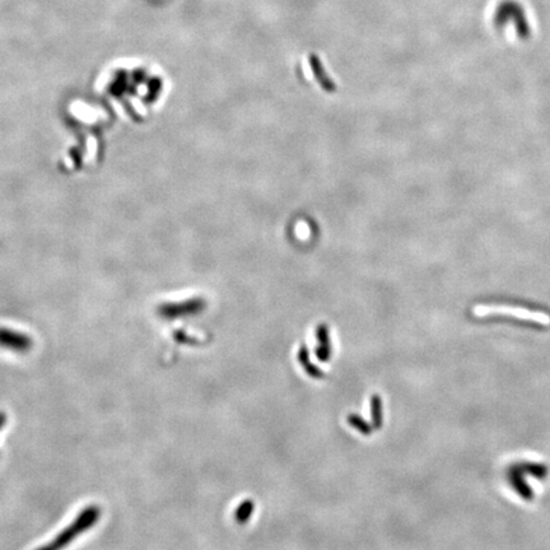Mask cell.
I'll use <instances>...</instances> for the list:
<instances>
[{"mask_svg": "<svg viewBox=\"0 0 550 550\" xmlns=\"http://www.w3.org/2000/svg\"><path fill=\"white\" fill-rule=\"evenodd\" d=\"M372 417H374V426L380 428L382 424V404L379 395H374L372 398Z\"/></svg>", "mask_w": 550, "mask_h": 550, "instance_id": "4", "label": "cell"}, {"mask_svg": "<svg viewBox=\"0 0 550 550\" xmlns=\"http://www.w3.org/2000/svg\"><path fill=\"white\" fill-rule=\"evenodd\" d=\"M348 422H349V424L350 426H353L355 429H358L360 433H363V434H369L371 433V427L368 426L367 424V422H365V420H362L360 418V415H355V414H350L349 417H348Z\"/></svg>", "mask_w": 550, "mask_h": 550, "instance_id": "3", "label": "cell"}, {"mask_svg": "<svg viewBox=\"0 0 550 550\" xmlns=\"http://www.w3.org/2000/svg\"><path fill=\"white\" fill-rule=\"evenodd\" d=\"M298 358H300L302 366L305 367V369L307 371V374H310L311 377H314V379H321V377L324 376V374L321 372L319 368H316V367L312 366V365L310 363L307 348L305 347V346L300 349V352H298Z\"/></svg>", "mask_w": 550, "mask_h": 550, "instance_id": "2", "label": "cell"}, {"mask_svg": "<svg viewBox=\"0 0 550 550\" xmlns=\"http://www.w3.org/2000/svg\"><path fill=\"white\" fill-rule=\"evenodd\" d=\"M317 339L320 341V347L330 349V343H329V330L328 326L320 325L317 328Z\"/></svg>", "mask_w": 550, "mask_h": 550, "instance_id": "6", "label": "cell"}, {"mask_svg": "<svg viewBox=\"0 0 550 550\" xmlns=\"http://www.w3.org/2000/svg\"><path fill=\"white\" fill-rule=\"evenodd\" d=\"M252 511H254V503L251 501H246L245 503L241 504L236 513L238 522H241V524L246 522L249 520L250 515L252 513Z\"/></svg>", "mask_w": 550, "mask_h": 550, "instance_id": "5", "label": "cell"}, {"mask_svg": "<svg viewBox=\"0 0 550 550\" xmlns=\"http://www.w3.org/2000/svg\"><path fill=\"white\" fill-rule=\"evenodd\" d=\"M310 66H311V71L314 74V78L317 79V82L320 83L321 87L324 90H328V91H334L335 85L333 83V80L329 78L326 72H324L322 66H321L320 60L317 58H312L310 60Z\"/></svg>", "mask_w": 550, "mask_h": 550, "instance_id": "1", "label": "cell"}]
</instances>
